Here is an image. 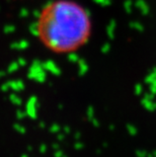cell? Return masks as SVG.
<instances>
[{"mask_svg": "<svg viewBox=\"0 0 156 157\" xmlns=\"http://www.w3.org/2000/svg\"><path fill=\"white\" fill-rule=\"evenodd\" d=\"M93 31L89 11L74 0H52L41 9L35 32L40 43L57 55L77 52Z\"/></svg>", "mask_w": 156, "mask_h": 157, "instance_id": "1", "label": "cell"}]
</instances>
